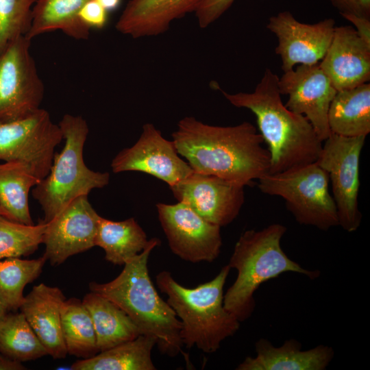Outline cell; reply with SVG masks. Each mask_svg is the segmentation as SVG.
Segmentation results:
<instances>
[{
  "instance_id": "6da1fadb",
  "label": "cell",
  "mask_w": 370,
  "mask_h": 370,
  "mask_svg": "<svg viewBox=\"0 0 370 370\" xmlns=\"http://www.w3.org/2000/svg\"><path fill=\"white\" fill-rule=\"evenodd\" d=\"M177 153L193 171L215 175L244 186L268 174L270 153L256 127L210 125L194 117L181 119L172 134Z\"/></svg>"
},
{
  "instance_id": "7a4b0ae2",
  "label": "cell",
  "mask_w": 370,
  "mask_h": 370,
  "mask_svg": "<svg viewBox=\"0 0 370 370\" xmlns=\"http://www.w3.org/2000/svg\"><path fill=\"white\" fill-rule=\"evenodd\" d=\"M278 76L270 69L252 92L227 93L224 97L233 106L251 110L270 153L269 173H276L318 160L323 142L303 115L288 109L282 101Z\"/></svg>"
},
{
  "instance_id": "3957f363",
  "label": "cell",
  "mask_w": 370,
  "mask_h": 370,
  "mask_svg": "<svg viewBox=\"0 0 370 370\" xmlns=\"http://www.w3.org/2000/svg\"><path fill=\"white\" fill-rule=\"evenodd\" d=\"M160 244L153 238L145 249L124 264L114 280L90 283V291L102 295L123 310L140 334L153 337L162 354L175 357L182 352V324L170 305L158 295L149 277L148 260Z\"/></svg>"
},
{
  "instance_id": "277c9868",
  "label": "cell",
  "mask_w": 370,
  "mask_h": 370,
  "mask_svg": "<svg viewBox=\"0 0 370 370\" xmlns=\"http://www.w3.org/2000/svg\"><path fill=\"white\" fill-rule=\"evenodd\" d=\"M230 269L227 264L213 279L192 288L179 284L169 271L156 276L158 288L181 322L180 337L186 347L213 353L239 330L241 321L223 304V287Z\"/></svg>"
},
{
  "instance_id": "5b68a950",
  "label": "cell",
  "mask_w": 370,
  "mask_h": 370,
  "mask_svg": "<svg viewBox=\"0 0 370 370\" xmlns=\"http://www.w3.org/2000/svg\"><path fill=\"white\" fill-rule=\"evenodd\" d=\"M286 227L273 223L256 230L245 231L236 243L227 265L237 277L223 296L227 310L241 322L254 312V293L260 286L286 272L304 275L310 280L320 275L318 270H308L290 259L281 247Z\"/></svg>"
},
{
  "instance_id": "8992f818",
  "label": "cell",
  "mask_w": 370,
  "mask_h": 370,
  "mask_svg": "<svg viewBox=\"0 0 370 370\" xmlns=\"http://www.w3.org/2000/svg\"><path fill=\"white\" fill-rule=\"evenodd\" d=\"M64 140L54 153L47 175L33 188L32 196L40 204L44 223L51 221L75 199L109 184L108 172L95 171L85 164L84 145L89 132L86 121L79 115L64 114L58 123Z\"/></svg>"
},
{
  "instance_id": "52a82bcc",
  "label": "cell",
  "mask_w": 370,
  "mask_h": 370,
  "mask_svg": "<svg viewBox=\"0 0 370 370\" xmlns=\"http://www.w3.org/2000/svg\"><path fill=\"white\" fill-rule=\"evenodd\" d=\"M258 181L262 193L284 199L298 223L323 231L338 225L328 175L317 162L268 173Z\"/></svg>"
},
{
  "instance_id": "ba28073f",
  "label": "cell",
  "mask_w": 370,
  "mask_h": 370,
  "mask_svg": "<svg viewBox=\"0 0 370 370\" xmlns=\"http://www.w3.org/2000/svg\"><path fill=\"white\" fill-rule=\"evenodd\" d=\"M62 140L59 125L46 110L39 108L0 123V161L23 162L41 180L49 173L55 148Z\"/></svg>"
},
{
  "instance_id": "9c48e42d",
  "label": "cell",
  "mask_w": 370,
  "mask_h": 370,
  "mask_svg": "<svg viewBox=\"0 0 370 370\" xmlns=\"http://www.w3.org/2000/svg\"><path fill=\"white\" fill-rule=\"evenodd\" d=\"M366 136L346 137L330 133L323 142L317 163L332 185L338 225L348 232L358 230L362 221L358 208L359 162Z\"/></svg>"
},
{
  "instance_id": "30bf717a",
  "label": "cell",
  "mask_w": 370,
  "mask_h": 370,
  "mask_svg": "<svg viewBox=\"0 0 370 370\" xmlns=\"http://www.w3.org/2000/svg\"><path fill=\"white\" fill-rule=\"evenodd\" d=\"M30 45L21 36L0 53V123L40 108L45 88Z\"/></svg>"
},
{
  "instance_id": "8fae6325",
  "label": "cell",
  "mask_w": 370,
  "mask_h": 370,
  "mask_svg": "<svg viewBox=\"0 0 370 370\" xmlns=\"http://www.w3.org/2000/svg\"><path fill=\"white\" fill-rule=\"evenodd\" d=\"M158 219L172 252L193 263L212 262L221 253V227L204 219L187 204H156Z\"/></svg>"
},
{
  "instance_id": "7c38bea8",
  "label": "cell",
  "mask_w": 370,
  "mask_h": 370,
  "mask_svg": "<svg viewBox=\"0 0 370 370\" xmlns=\"http://www.w3.org/2000/svg\"><path fill=\"white\" fill-rule=\"evenodd\" d=\"M281 95H287L286 107L304 116L323 142L330 134L328 111L337 90L323 72L319 62L299 64L284 72L278 79Z\"/></svg>"
},
{
  "instance_id": "4fadbf2b",
  "label": "cell",
  "mask_w": 370,
  "mask_h": 370,
  "mask_svg": "<svg viewBox=\"0 0 370 370\" xmlns=\"http://www.w3.org/2000/svg\"><path fill=\"white\" fill-rule=\"evenodd\" d=\"M114 173L140 171L154 176L172 186L193 172L177 153L172 140L164 138L151 123L143 126L137 141L124 148L112 159Z\"/></svg>"
},
{
  "instance_id": "5bb4252c",
  "label": "cell",
  "mask_w": 370,
  "mask_h": 370,
  "mask_svg": "<svg viewBox=\"0 0 370 370\" xmlns=\"http://www.w3.org/2000/svg\"><path fill=\"white\" fill-rule=\"evenodd\" d=\"M244 186L193 171L169 186L174 197L211 223L225 226L239 214L245 202Z\"/></svg>"
},
{
  "instance_id": "9a60e30c",
  "label": "cell",
  "mask_w": 370,
  "mask_h": 370,
  "mask_svg": "<svg viewBox=\"0 0 370 370\" xmlns=\"http://www.w3.org/2000/svg\"><path fill=\"white\" fill-rule=\"evenodd\" d=\"M335 27L333 18L304 23L288 11L271 16L267 28L278 38L275 53L281 58L282 70L286 72L297 64L319 63L330 45Z\"/></svg>"
},
{
  "instance_id": "2e32d148",
  "label": "cell",
  "mask_w": 370,
  "mask_h": 370,
  "mask_svg": "<svg viewBox=\"0 0 370 370\" xmlns=\"http://www.w3.org/2000/svg\"><path fill=\"white\" fill-rule=\"evenodd\" d=\"M101 216L88 196L79 197L47 223L43 256L52 265L63 263L69 257L95 247Z\"/></svg>"
},
{
  "instance_id": "e0dca14e",
  "label": "cell",
  "mask_w": 370,
  "mask_h": 370,
  "mask_svg": "<svg viewBox=\"0 0 370 370\" xmlns=\"http://www.w3.org/2000/svg\"><path fill=\"white\" fill-rule=\"evenodd\" d=\"M319 65L337 91L370 79V45L351 26H336Z\"/></svg>"
},
{
  "instance_id": "ac0fdd59",
  "label": "cell",
  "mask_w": 370,
  "mask_h": 370,
  "mask_svg": "<svg viewBox=\"0 0 370 370\" xmlns=\"http://www.w3.org/2000/svg\"><path fill=\"white\" fill-rule=\"evenodd\" d=\"M204 0H129L116 23V29L133 38L165 32L171 23L195 12Z\"/></svg>"
},
{
  "instance_id": "d6986e66",
  "label": "cell",
  "mask_w": 370,
  "mask_h": 370,
  "mask_svg": "<svg viewBox=\"0 0 370 370\" xmlns=\"http://www.w3.org/2000/svg\"><path fill=\"white\" fill-rule=\"evenodd\" d=\"M65 299L58 287L40 283L34 286L25 297L19 308L48 355L55 359L64 358L67 354L60 314L61 306Z\"/></svg>"
},
{
  "instance_id": "ffe728a7",
  "label": "cell",
  "mask_w": 370,
  "mask_h": 370,
  "mask_svg": "<svg viewBox=\"0 0 370 370\" xmlns=\"http://www.w3.org/2000/svg\"><path fill=\"white\" fill-rule=\"evenodd\" d=\"M301 344L291 338L280 347L267 339L260 338L255 344L256 355L247 356L237 370H325L332 360V347L319 345L302 350Z\"/></svg>"
},
{
  "instance_id": "44dd1931",
  "label": "cell",
  "mask_w": 370,
  "mask_h": 370,
  "mask_svg": "<svg viewBox=\"0 0 370 370\" xmlns=\"http://www.w3.org/2000/svg\"><path fill=\"white\" fill-rule=\"evenodd\" d=\"M82 303L92 319L99 352L141 334L128 314L108 298L90 291Z\"/></svg>"
},
{
  "instance_id": "7402d4cb",
  "label": "cell",
  "mask_w": 370,
  "mask_h": 370,
  "mask_svg": "<svg viewBox=\"0 0 370 370\" xmlns=\"http://www.w3.org/2000/svg\"><path fill=\"white\" fill-rule=\"evenodd\" d=\"M88 0H36L32 12L30 27L25 36L31 40L39 35L61 31L76 40H86L90 30L79 13Z\"/></svg>"
},
{
  "instance_id": "603a6c76",
  "label": "cell",
  "mask_w": 370,
  "mask_h": 370,
  "mask_svg": "<svg viewBox=\"0 0 370 370\" xmlns=\"http://www.w3.org/2000/svg\"><path fill=\"white\" fill-rule=\"evenodd\" d=\"M330 132L346 137L370 132V84L337 91L328 111Z\"/></svg>"
},
{
  "instance_id": "cb8c5ba5",
  "label": "cell",
  "mask_w": 370,
  "mask_h": 370,
  "mask_svg": "<svg viewBox=\"0 0 370 370\" xmlns=\"http://www.w3.org/2000/svg\"><path fill=\"white\" fill-rule=\"evenodd\" d=\"M149 243L146 233L135 219L114 221L100 217L95 245L103 249L108 262L124 265L141 253Z\"/></svg>"
},
{
  "instance_id": "d4e9b609",
  "label": "cell",
  "mask_w": 370,
  "mask_h": 370,
  "mask_svg": "<svg viewBox=\"0 0 370 370\" xmlns=\"http://www.w3.org/2000/svg\"><path fill=\"white\" fill-rule=\"evenodd\" d=\"M155 339L140 334L136 338L74 362L73 370H155L151 352Z\"/></svg>"
},
{
  "instance_id": "484cf974",
  "label": "cell",
  "mask_w": 370,
  "mask_h": 370,
  "mask_svg": "<svg viewBox=\"0 0 370 370\" xmlns=\"http://www.w3.org/2000/svg\"><path fill=\"white\" fill-rule=\"evenodd\" d=\"M40 181L29 166L23 162H0V207L5 217L23 224H34L29 194Z\"/></svg>"
},
{
  "instance_id": "4316f807",
  "label": "cell",
  "mask_w": 370,
  "mask_h": 370,
  "mask_svg": "<svg viewBox=\"0 0 370 370\" xmlns=\"http://www.w3.org/2000/svg\"><path fill=\"white\" fill-rule=\"evenodd\" d=\"M60 314L67 354L83 359L98 354L92 321L82 301L77 298L65 299Z\"/></svg>"
},
{
  "instance_id": "83f0119b",
  "label": "cell",
  "mask_w": 370,
  "mask_h": 370,
  "mask_svg": "<svg viewBox=\"0 0 370 370\" xmlns=\"http://www.w3.org/2000/svg\"><path fill=\"white\" fill-rule=\"evenodd\" d=\"M0 353L21 362L48 355L21 312L0 319Z\"/></svg>"
},
{
  "instance_id": "f1b7e54d",
  "label": "cell",
  "mask_w": 370,
  "mask_h": 370,
  "mask_svg": "<svg viewBox=\"0 0 370 370\" xmlns=\"http://www.w3.org/2000/svg\"><path fill=\"white\" fill-rule=\"evenodd\" d=\"M46 261L44 256L32 260H0V302L8 312L20 308L25 298L24 288L40 275Z\"/></svg>"
},
{
  "instance_id": "f546056e",
  "label": "cell",
  "mask_w": 370,
  "mask_h": 370,
  "mask_svg": "<svg viewBox=\"0 0 370 370\" xmlns=\"http://www.w3.org/2000/svg\"><path fill=\"white\" fill-rule=\"evenodd\" d=\"M47 223L27 225L0 215V260L33 254L43 243Z\"/></svg>"
},
{
  "instance_id": "4dcf8cb0",
  "label": "cell",
  "mask_w": 370,
  "mask_h": 370,
  "mask_svg": "<svg viewBox=\"0 0 370 370\" xmlns=\"http://www.w3.org/2000/svg\"><path fill=\"white\" fill-rule=\"evenodd\" d=\"M36 0H0V53L28 32Z\"/></svg>"
},
{
  "instance_id": "1f68e13d",
  "label": "cell",
  "mask_w": 370,
  "mask_h": 370,
  "mask_svg": "<svg viewBox=\"0 0 370 370\" xmlns=\"http://www.w3.org/2000/svg\"><path fill=\"white\" fill-rule=\"evenodd\" d=\"M236 0H204L195 11L199 25L205 28L219 19Z\"/></svg>"
},
{
  "instance_id": "d6a6232c",
  "label": "cell",
  "mask_w": 370,
  "mask_h": 370,
  "mask_svg": "<svg viewBox=\"0 0 370 370\" xmlns=\"http://www.w3.org/2000/svg\"><path fill=\"white\" fill-rule=\"evenodd\" d=\"M79 16L88 28L102 29L107 24L108 12L96 0H88L81 8Z\"/></svg>"
},
{
  "instance_id": "836d02e7",
  "label": "cell",
  "mask_w": 370,
  "mask_h": 370,
  "mask_svg": "<svg viewBox=\"0 0 370 370\" xmlns=\"http://www.w3.org/2000/svg\"><path fill=\"white\" fill-rule=\"evenodd\" d=\"M341 14H350L370 18V0H328Z\"/></svg>"
},
{
  "instance_id": "e575fe53",
  "label": "cell",
  "mask_w": 370,
  "mask_h": 370,
  "mask_svg": "<svg viewBox=\"0 0 370 370\" xmlns=\"http://www.w3.org/2000/svg\"><path fill=\"white\" fill-rule=\"evenodd\" d=\"M341 16L352 23L360 37L370 45V18L350 14Z\"/></svg>"
},
{
  "instance_id": "d590c367",
  "label": "cell",
  "mask_w": 370,
  "mask_h": 370,
  "mask_svg": "<svg viewBox=\"0 0 370 370\" xmlns=\"http://www.w3.org/2000/svg\"><path fill=\"white\" fill-rule=\"evenodd\" d=\"M25 367L21 362L9 358L0 353V370H24Z\"/></svg>"
},
{
  "instance_id": "8d00e7d4",
  "label": "cell",
  "mask_w": 370,
  "mask_h": 370,
  "mask_svg": "<svg viewBox=\"0 0 370 370\" xmlns=\"http://www.w3.org/2000/svg\"><path fill=\"white\" fill-rule=\"evenodd\" d=\"M106 11L115 10L121 4V0H96Z\"/></svg>"
},
{
  "instance_id": "74e56055",
  "label": "cell",
  "mask_w": 370,
  "mask_h": 370,
  "mask_svg": "<svg viewBox=\"0 0 370 370\" xmlns=\"http://www.w3.org/2000/svg\"><path fill=\"white\" fill-rule=\"evenodd\" d=\"M7 312L8 311L5 309V308L0 302V319L3 317Z\"/></svg>"
},
{
  "instance_id": "f35d334b",
  "label": "cell",
  "mask_w": 370,
  "mask_h": 370,
  "mask_svg": "<svg viewBox=\"0 0 370 370\" xmlns=\"http://www.w3.org/2000/svg\"><path fill=\"white\" fill-rule=\"evenodd\" d=\"M0 215L5 217V213L1 207H0Z\"/></svg>"
}]
</instances>
